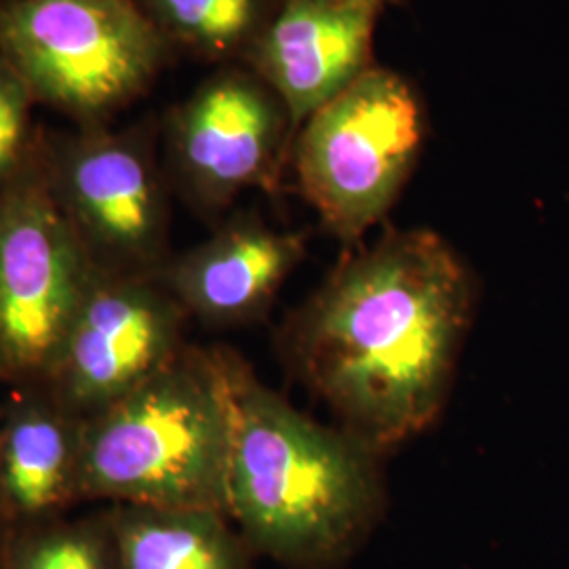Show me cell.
Segmentation results:
<instances>
[{
	"instance_id": "cell-11",
	"label": "cell",
	"mask_w": 569,
	"mask_h": 569,
	"mask_svg": "<svg viewBox=\"0 0 569 569\" xmlns=\"http://www.w3.org/2000/svg\"><path fill=\"white\" fill-rule=\"evenodd\" d=\"M305 256L302 234L277 230L258 213H237L207 241L169 260L157 279L186 315L239 326L264 315Z\"/></svg>"
},
{
	"instance_id": "cell-12",
	"label": "cell",
	"mask_w": 569,
	"mask_h": 569,
	"mask_svg": "<svg viewBox=\"0 0 569 569\" xmlns=\"http://www.w3.org/2000/svg\"><path fill=\"white\" fill-rule=\"evenodd\" d=\"M81 420L63 407L28 401L0 425V498L23 519H41L79 493Z\"/></svg>"
},
{
	"instance_id": "cell-1",
	"label": "cell",
	"mask_w": 569,
	"mask_h": 569,
	"mask_svg": "<svg viewBox=\"0 0 569 569\" xmlns=\"http://www.w3.org/2000/svg\"><path fill=\"white\" fill-rule=\"evenodd\" d=\"M472 298L467 264L441 234L387 230L293 315L287 357L340 428L380 456L439 418Z\"/></svg>"
},
{
	"instance_id": "cell-17",
	"label": "cell",
	"mask_w": 569,
	"mask_h": 569,
	"mask_svg": "<svg viewBox=\"0 0 569 569\" xmlns=\"http://www.w3.org/2000/svg\"><path fill=\"white\" fill-rule=\"evenodd\" d=\"M367 2H380V4H387L390 0H367Z\"/></svg>"
},
{
	"instance_id": "cell-4",
	"label": "cell",
	"mask_w": 569,
	"mask_h": 569,
	"mask_svg": "<svg viewBox=\"0 0 569 569\" xmlns=\"http://www.w3.org/2000/svg\"><path fill=\"white\" fill-rule=\"evenodd\" d=\"M0 53L82 129L112 124L178 56L136 0H0Z\"/></svg>"
},
{
	"instance_id": "cell-3",
	"label": "cell",
	"mask_w": 569,
	"mask_h": 569,
	"mask_svg": "<svg viewBox=\"0 0 569 569\" xmlns=\"http://www.w3.org/2000/svg\"><path fill=\"white\" fill-rule=\"evenodd\" d=\"M228 451L220 348H183L140 387L81 420L79 493L228 517Z\"/></svg>"
},
{
	"instance_id": "cell-2",
	"label": "cell",
	"mask_w": 569,
	"mask_h": 569,
	"mask_svg": "<svg viewBox=\"0 0 569 569\" xmlns=\"http://www.w3.org/2000/svg\"><path fill=\"white\" fill-rule=\"evenodd\" d=\"M230 409L228 517L287 569H336L385 509L378 453L327 428L220 350Z\"/></svg>"
},
{
	"instance_id": "cell-7",
	"label": "cell",
	"mask_w": 569,
	"mask_h": 569,
	"mask_svg": "<svg viewBox=\"0 0 569 569\" xmlns=\"http://www.w3.org/2000/svg\"><path fill=\"white\" fill-rule=\"evenodd\" d=\"M293 138L281 98L244 63L222 66L161 117L164 176L199 216L218 218L247 190H279Z\"/></svg>"
},
{
	"instance_id": "cell-13",
	"label": "cell",
	"mask_w": 569,
	"mask_h": 569,
	"mask_svg": "<svg viewBox=\"0 0 569 569\" xmlns=\"http://www.w3.org/2000/svg\"><path fill=\"white\" fill-rule=\"evenodd\" d=\"M108 528L117 569H249L251 547L218 510L121 507Z\"/></svg>"
},
{
	"instance_id": "cell-9",
	"label": "cell",
	"mask_w": 569,
	"mask_h": 569,
	"mask_svg": "<svg viewBox=\"0 0 569 569\" xmlns=\"http://www.w3.org/2000/svg\"><path fill=\"white\" fill-rule=\"evenodd\" d=\"M186 310L157 277L93 268L51 380L81 420L140 387L183 350Z\"/></svg>"
},
{
	"instance_id": "cell-14",
	"label": "cell",
	"mask_w": 569,
	"mask_h": 569,
	"mask_svg": "<svg viewBox=\"0 0 569 569\" xmlns=\"http://www.w3.org/2000/svg\"><path fill=\"white\" fill-rule=\"evenodd\" d=\"M176 53L243 63L281 0H136Z\"/></svg>"
},
{
	"instance_id": "cell-10",
	"label": "cell",
	"mask_w": 569,
	"mask_h": 569,
	"mask_svg": "<svg viewBox=\"0 0 569 569\" xmlns=\"http://www.w3.org/2000/svg\"><path fill=\"white\" fill-rule=\"evenodd\" d=\"M380 2L281 0L244 66L281 98L298 129L371 68Z\"/></svg>"
},
{
	"instance_id": "cell-8",
	"label": "cell",
	"mask_w": 569,
	"mask_h": 569,
	"mask_svg": "<svg viewBox=\"0 0 569 569\" xmlns=\"http://www.w3.org/2000/svg\"><path fill=\"white\" fill-rule=\"evenodd\" d=\"M93 268L51 194L39 152L0 192V376H51Z\"/></svg>"
},
{
	"instance_id": "cell-5",
	"label": "cell",
	"mask_w": 569,
	"mask_h": 569,
	"mask_svg": "<svg viewBox=\"0 0 569 569\" xmlns=\"http://www.w3.org/2000/svg\"><path fill=\"white\" fill-rule=\"evenodd\" d=\"M425 143V114L399 74L369 68L298 129L289 164L321 224L359 243L397 203Z\"/></svg>"
},
{
	"instance_id": "cell-15",
	"label": "cell",
	"mask_w": 569,
	"mask_h": 569,
	"mask_svg": "<svg viewBox=\"0 0 569 569\" xmlns=\"http://www.w3.org/2000/svg\"><path fill=\"white\" fill-rule=\"evenodd\" d=\"M7 569H117L110 528L77 523L37 529L16 542Z\"/></svg>"
},
{
	"instance_id": "cell-6",
	"label": "cell",
	"mask_w": 569,
	"mask_h": 569,
	"mask_svg": "<svg viewBox=\"0 0 569 569\" xmlns=\"http://www.w3.org/2000/svg\"><path fill=\"white\" fill-rule=\"evenodd\" d=\"M51 194L91 264L103 272L157 277L169 258V182L161 117L121 129L42 131Z\"/></svg>"
},
{
	"instance_id": "cell-16",
	"label": "cell",
	"mask_w": 569,
	"mask_h": 569,
	"mask_svg": "<svg viewBox=\"0 0 569 569\" xmlns=\"http://www.w3.org/2000/svg\"><path fill=\"white\" fill-rule=\"evenodd\" d=\"M34 106L20 72L0 53V192L39 159L42 129L34 122Z\"/></svg>"
}]
</instances>
